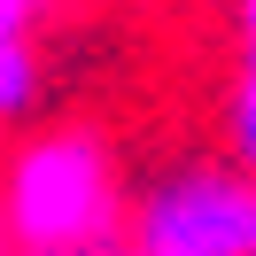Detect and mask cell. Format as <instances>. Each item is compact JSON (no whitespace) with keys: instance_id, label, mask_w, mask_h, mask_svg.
I'll return each instance as SVG.
<instances>
[{"instance_id":"obj_1","label":"cell","mask_w":256,"mask_h":256,"mask_svg":"<svg viewBox=\"0 0 256 256\" xmlns=\"http://www.w3.org/2000/svg\"><path fill=\"white\" fill-rule=\"evenodd\" d=\"M0 210L24 256H109L124 248V171L94 124H39L0 156Z\"/></svg>"},{"instance_id":"obj_2","label":"cell","mask_w":256,"mask_h":256,"mask_svg":"<svg viewBox=\"0 0 256 256\" xmlns=\"http://www.w3.org/2000/svg\"><path fill=\"white\" fill-rule=\"evenodd\" d=\"M124 240L148 256H256V178L233 156H186L132 194Z\"/></svg>"},{"instance_id":"obj_3","label":"cell","mask_w":256,"mask_h":256,"mask_svg":"<svg viewBox=\"0 0 256 256\" xmlns=\"http://www.w3.org/2000/svg\"><path fill=\"white\" fill-rule=\"evenodd\" d=\"M47 101V54H39L32 24H0V132H16Z\"/></svg>"},{"instance_id":"obj_4","label":"cell","mask_w":256,"mask_h":256,"mask_svg":"<svg viewBox=\"0 0 256 256\" xmlns=\"http://www.w3.org/2000/svg\"><path fill=\"white\" fill-rule=\"evenodd\" d=\"M218 140L240 171L256 178V62H233L225 78V101H218Z\"/></svg>"},{"instance_id":"obj_5","label":"cell","mask_w":256,"mask_h":256,"mask_svg":"<svg viewBox=\"0 0 256 256\" xmlns=\"http://www.w3.org/2000/svg\"><path fill=\"white\" fill-rule=\"evenodd\" d=\"M233 16V62H256V0H225Z\"/></svg>"},{"instance_id":"obj_6","label":"cell","mask_w":256,"mask_h":256,"mask_svg":"<svg viewBox=\"0 0 256 256\" xmlns=\"http://www.w3.org/2000/svg\"><path fill=\"white\" fill-rule=\"evenodd\" d=\"M39 8L47 0H0V24H39Z\"/></svg>"},{"instance_id":"obj_7","label":"cell","mask_w":256,"mask_h":256,"mask_svg":"<svg viewBox=\"0 0 256 256\" xmlns=\"http://www.w3.org/2000/svg\"><path fill=\"white\" fill-rule=\"evenodd\" d=\"M0 256H24V248H16V233H8V210H0Z\"/></svg>"},{"instance_id":"obj_8","label":"cell","mask_w":256,"mask_h":256,"mask_svg":"<svg viewBox=\"0 0 256 256\" xmlns=\"http://www.w3.org/2000/svg\"><path fill=\"white\" fill-rule=\"evenodd\" d=\"M109 256H148V248H132V240H124V248H109Z\"/></svg>"}]
</instances>
